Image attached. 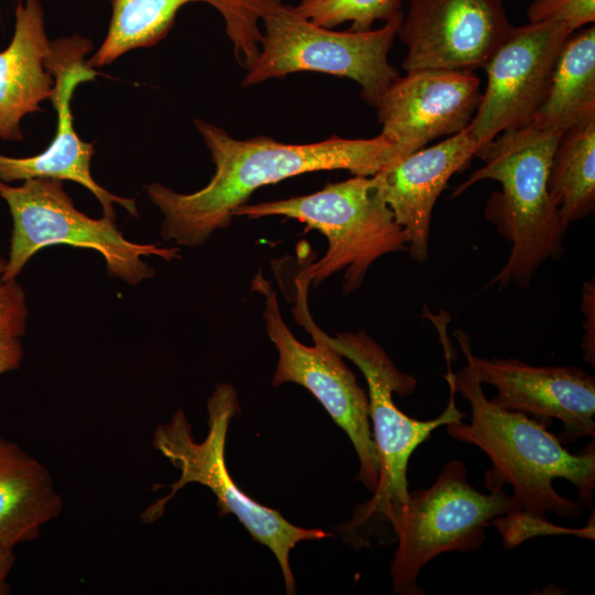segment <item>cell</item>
<instances>
[{
	"instance_id": "obj_20",
	"label": "cell",
	"mask_w": 595,
	"mask_h": 595,
	"mask_svg": "<svg viewBox=\"0 0 595 595\" xmlns=\"http://www.w3.org/2000/svg\"><path fill=\"white\" fill-rule=\"evenodd\" d=\"M595 116V28L572 33L563 43L545 95L534 117L565 131Z\"/></svg>"
},
{
	"instance_id": "obj_6",
	"label": "cell",
	"mask_w": 595,
	"mask_h": 595,
	"mask_svg": "<svg viewBox=\"0 0 595 595\" xmlns=\"http://www.w3.org/2000/svg\"><path fill=\"white\" fill-rule=\"evenodd\" d=\"M235 216H283L318 230L327 239L326 253L302 270L301 275L316 286L344 270V294L361 286L377 259L408 251L409 246L405 229L396 220L371 176L355 175L310 195L244 204L234 212Z\"/></svg>"
},
{
	"instance_id": "obj_10",
	"label": "cell",
	"mask_w": 595,
	"mask_h": 595,
	"mask_svg": "<svg viewBox=\"0 0 595 595\" xmlns=\"http://www.w3.org/2000/svg\"><path fill=\"white\" fill-rule=\"evenodd\" d=\"M263 291V320L269 339L279 358L272 378L274 387L286 382L307 389L325 408L334 422L344 430L357 453L359 470L356 480L374 491L378 483V458L369 419V400L355 374L314 323L307 310V289L298 286L295 318L311 334L314 345L299 342L282 318L277 292L260 280Z\"/></svg>"
},
{
	"instance_id": "obj_23",
	"label": "cell",
	"mask_w": 595,
	"mask_h": 595,
	"mask_svg": "<svg viewBox=\"0 0 595 595\" xmlns=\"http://www.w3.org/2000/svg\"><path fill=\"white\" fill-rule=\"evenodd\" d=\"M500 532L505 549H515L523 541L537 536L574 534L594 540V513L587 526L582 529H570L551 523L548 518L534 516L518 509L499 516L489 522Z\"/></svg>"
},
{
	"instance_id": "obj_30",
	"label": "cell",
	"mask_w": 595,
	"mask_h": 595,
	"mask_svg": "<svg viewBox=\"0 0 595 595\" xmlns=\"http://www.w3.org/2000/svg\"><path fill=\"white\" fill-rule=\"evenodd\" d=\"M498 1L502 2V0H498Z\"/></svg>"
},
{
	"instance_id": "obj_8",
	"label": "cell",
	"mask_w": 595,
	"mask_h": 595,
	"mask_svg": "<svg viewBox=\"0 0 595 595\" xmlns=\"http://www.w3.org/2000/svg\"><path fill=\"white\" fill-rule=\"evenodd\" d=\"M403 14L399 11L377 30L337 32L314 24L294 6L282 3L262 18L259 55L247 68L242 86L295 72H320L355 80L363 99L375 107L400 76L388 62V53Z\"/></svg>"
},
{
	"instance_id": "obj_25",
	"label": "cell",
	"mask_w": 595,
	"mask_h": 595,
	"mask_svg": "<svg viewBox=\"0 0 595 595\" xmlns=\"http://www.w3.org/2000/svg\"><path fill=\"white\" fill-rule=\"evenodd\" d=\"M29 310L23 288L17 281H0V340L21 338L26 332Z\"/></svg>"
},
{
	"instance_id": "obj_16",
	"label": "cell",
	"mask_w": 595,
	"mask_h": 595,
	"mask_svg": "<svg viewBox=\"0 0 595 595\" xmlns=\"http://www.w3.org/2000/svg\"><path fill=\"white\" fill-rule=\"evenodd\" d=\"M191 2L213 6L225 21L238 63L246 69L260 51L259 22L282 0H110L111 17L104 42L87 60L94 68L111 64L123 54L151 47L164 40L177 11Z\"/></svg>"
},
{
	"instance_id": "obj_9",
	"label": "cell",
	"mask_w": 595,
	"mask_h": 595,
	"mask_svg": "<svg viewBox=\"0 0 595 595\" xmlns=\"http://www.w3.org/2000/svg\"><path fill=\"white\" fill-rule=\"evenodd\" d=\"M518 509L505 489L477 490L467 480L466 466L458 459L448 461L430 487L410 493L397 521L392 593L424 595L418 577L431 560L446 552L480 549L489 522Z\"/></svg>"
},
{
	"instance_id": "obj_19",
	"label": "cell",
	"mask_w": 595,
	"mask_h": 595,
	"mask_svg": "<svg viewBox=\"0 0 595 595\" xmlns=\"http://www.w3.org/2000/svg\"><path fill=\"white\" fill-rule=\"evenodd\" d=\"M63 510L53 478L39 459L0 436V544L35 540Z\"/></svg>"
},
{
	"instance_id": "obj_17",
	"label": "cell",
	"mask_w": 595,
	"mask_h": 595,
	"mask_svg": "<svg viewBox=\"0 0 595 595\" xmlns=\"http://www.w3.org/2000/svg\"><path fill=\"white\" fill-rule=\"evenodd\" d=\"M469 127L440 143L419 149L371 176L396 220L409 237L408 251L419 263L429 258L434 205L452 175L480 150Z\"/></svg>"
},
{
	"instance_id": "obj_21",
	"label": "cell",
	"mask_w": 595,
	"mask_h": 595,
	"mask_svg": "<svg viewBox=\"0 0 595 595\" xmlns=\"http://www.w3.org/2000/svg\"><path fill=\"white\" fill-rule=\"evenodd\" d=\"M548 193L565 226L589 216L595 206V116L561 136L552 156Z\"/></svg>"
},
{
	"instance_id": "obj_28",
	"label": "cell",
	"mask_w": 595,
	"mask_h": 595,
	"mask_svg": "<svg viewBox=\"0 0 595 595\" xmlns=\"http://www.w3.org/2000/svg\"><path fill=\"white\" fill-rule=\"evenodd\" d=\"M15 554L12 548L0 544V595L10 593L8 576L14 566Z\"/></svg>"
},
{
	"instance_id": "obj_29",
	"label": "cell",
	"mask_w": 595,
	"mask_h": 595,
	"mask_svg": "<svg viewBox=\"0 0 595 595\" xmlns=\"http://www.w3.org/2000/svg\"><path fill=\"white\" fill-rule=\"evenodd\" d=\"M6 266H7V258H4L2 255H0V280H1V277H2V274L4 272Z\"/></svg>"
},
{
	"instance_id": "obj_1",
	"label": "cell",
	"mask_w": 595,
	"mask_h": 595,
	"mask_svg": "<svg viewBox=\"0 0 595 595\" xmlns=\"http://www.w3.org/2000/svg\"><path fill=\"white\" fill-rule=\"evenodd\" d=\"M194 125L215 165L207 185L187 194L159 182L147 186L150 201L163 215L162 238L190 248L229 227L234 212L261 186L317 171L347 170L370 177L405 156L381 133L371 139L332 136L320 142L291 144L266 136L238 140L201 119Z\"/></svg>"
},
{
	"instance_id": "obj_11",
	"label": "cell",
	"mask_w": 595,
	"mask_h": 595,
	"mask_svg": "<svg viewBox=\"0 0 595 595\" xmlns=\"http://www.w3.org/2000/svg\"><path fill=\"white\" fill-rule=\"evenodd\" d=\"M93 47L91 40L78 34L51 41L45 66L54 77L51 101L57 116L55 136L37 154L21 158L0 154V181L12 183L43 177L76 182L94 194L104 216L116 219L113 204H118L131 216L139 217L136 199L117 196L94 180L90 172L96 152L94 143L82 140L74 128L73 95L80 84L99 75L86 60Z\"/></svg>"
},
{
	"instance_id": "obj_12",
	"label": "cell",
	"mask_w": 595,
	"mask_h": 595,
	"mask_svg": "<svg viewBox=\"0 0 595 595\" xmlns=\"http://www.w3.org/2000/svg\"><path fill=\"white\" fill-rule=\"evenodd\" d=\"M572 33L556 21L511 26L484 66L487 87L469 125L482 148L500 132L534 117L562 45Z\"/></svg>"
},
{
	"instance_id": "obj_18",
	"label": "cell",
	"mask_w": 595,
	"mask_h": 595,
	"mask_svg": "<svg viewBox=\"0 0 595 595\" xmlns=\"http://www.w3.org/2000/svg\"><path fill=\"white\" fill-rule=\"evenodd\" d=\"M51 41L40 0H19L9 45L0 52V139L23 140L22 119L43 111L51 100L54 77L46 69Z\"/></svg>"
},
{
	"instance_id": "obj_15",
	"label": "cell",
	"mask_w": 595,
	"mask_h": 595,
	"mask_svg": "<svg viewBox=\"0 0 595 595\" xmlns=\"http://www.w3.org/2000/svg\"><path fill=\"white\" fill-rule=\"evenodd\" d=\"M473 72L415 69L399 76L376 104L381 134L404 154L469 127L480 102Z\"/></svg>"
},
{
	"instance_id": "obj_2",
	"label": "cell",
	"mask_w": 595,
	"mask_h": 595,
	"mask_svg": "<svg viewBox=\"0 0 595 595\" xmlns=\"http://www.w3.org/2000/svg\"><path fill=\"white\" fill-rule=\"evenodd\" d=\"M445 378L470 405L469 422L447 424L446 431L489 457L493 465L484 477L488 491L509 485L518 508L542 518L548 512L573 518L585 508L594 510V441L577 453L569 452L545 421L488 399L469 365L457 372L448 365Z\"/></svg>"
},
{
	"instance_id": "obj_14",
	"label": "cell",
	"mask_w": 595,
	"mask_h": 595,
	"mask_svg": "<svg viewBox=\"0 0 595 595\" xmlns=\"http://www.w3.org/2000/svg\"><path fill=\"white\" fill-rule=\"evenodd\" d=\"M454 335L467 365L482 385L497 389L490 399L511 411L532 414L563 425L560 440L576 442L595 435V379L576 366H532L516 358H484L472 351L468 335L456 329Z\"/></svg>"
},
{
	"instance_id": "obj_3",
	"label": "cell",
	"mask_w": 595,
	"mask_h": 595,
	"mask_svg": "<svg viewBox=\"0 0 595 595\" xmlns=\"http://www.w3.org/2000/svg\"><path fill=\"white\" fill-rule=\"evenodd\" d=\"M563 132L536 119L500 132L476 153L484 165L453 191L452 198L483 180L501 185L488 198L485 216L511 249L487 290L527 288L547 260L564 253L567 226L548 193L552 156Z\"/></svg>"
},
{
	"instance_id": "obj_24",
	"label": "cell",
	"mask_w": 595,
	"mask_h": 595,
	"mask_svg": "<svg viewBox=\"0 0 595 595\" xmlns=\"http://www.w3.org/2000/svg\"><path fill=\"white\" fill-rule=\"evenodd\" d=\"M527 17L530 23L556 21L575 32L595 21V0H533Z\"/></svg>"
},
{
	"instance_id": "obj_7",
	"label": "cell",
	"mask_w": 595,
	"mask_h": 595,
	"mask_svg": "<svg viewBox=\"0 0 595 595\" xmlns=\"http://www.w3.org/2000/svg\"><path fill=\"white\" fill-rule=\"evenodd\" d=\"M0 197L12 219L9 255L0 281L17 279L37 251L53 245L98 251L108 273L131 285L155 274L142 257L156 256L166 261L180 258L178 247L132 242L123 237L115 219H96L82 213L62 180L30 178L21 185L0 181Z\"/></svg>"
},
{
	"instance_id": "obj_5",
	"label": "cell",
	"mask_w": 595,
	"mask_h": 595,
	"mask_svg": "<svg viewBox=\"0 0 595 595\" xmlns=\"http://www.w3.org/2000/svg\"><path fill=\"white\" fill-rule=\"evenodd\" d=\"M240 411L236 389L219 383L207 401L208 433L202 442L193 437L185 412L178 409L166 423L159 424L152 437L154 450L180 469L178 479L169 485L171 491L151 504L141 520L160 519L167 502L188 484L197 483L215 495L218 515H234L251 538L269 548L280 564L288 594H295V580L290 566V552L301 541L332 537L321 529H304L289 522L278 510L262 506L239 489L229 475L225 445L230 420Z\"/></svg>"
},
{
	"instance_id": "obj_26",
	"label": "cell",
	"mask_w": 595,
	"mask_h": 595,
	"mask_svg": "<svg viewBox=\"0 0 595 595\" xmlns=\"http://www.w3.org/2000/svg\"><path fill=\"white\" fill-rule=\"evenodd\" d=\"M581 310L585 314L582 323L584 335L581 348L585 363L595 365V283L594 279L585 281L582 289Z\"/></svg>"
},
{
	"instance_id": "obj_27",
	"label": "cell",
	"mask_w": 595,
	"mask_h": 595,
	"mask_svg": "<svg viewBox=\"0 0 595 595\" xmlns=\"http://www.w3.org/2000/svg\"><path fill=\"white\" fill-rule=\"evenodd\" d=\"M24 350L20 338L0 340V375L20 368Z\"/></svg>"
},
{
	"instance_id": "obj_4",
	"label": "cell",
	"mask_w": 595,
	"mask_h": 595,
	"mask_svg": "<svg viewBox=\"0 0 595 595\" xmlns=\"http://www.w3.org/2000/svg\"><path fill=\"white\" fill-rule=\"evenodd\" d=\"M327 342L344 358L353 361L368 385L369 419L378 458V483L372 497L354 510L353 518L339 530L354 548L397 541L394 528L409 501L408 465L418 446L442 425L462 422L468 414L455 404V389L445 378L450 399L444 411L431 420L413 419L398 409L392 394L413 393L418 381L400 370L383 347L366 331L343 332Z\"/></svg>"
},
{
	"instance_id": "obj_22",
	"label": "cell",
	"mask_w": 595,
	"mask_h": 595,
	"mask_svg": "<svg viewBox=\"0 0 595 595\" xmlns=\"http://www.w3.org/2000/svg\"><path fill=\"white\" fill-rule=\"evenodd\" d=\"M402 0H301L295 11L316 25L332 29L351 22L350 31L371 30L375 21H387L401 8Z\"/></svg>"
},
{
	"instance_id": "obj_13",
	"label": "cell",
	"mask_w": 595,
	"mask_h": 595,
	"mask_svg": "<svg viewBox=\"0 0 595 595\" xmlns=\"http://www.w3.org/2000/svg\"><path fill=\"white\" fill-rule=\"evenodd\" d=\"M511 26L498 0H410L397 34L407 46L402 66L484 68Z\"/></svg>"
}]
</instances>
